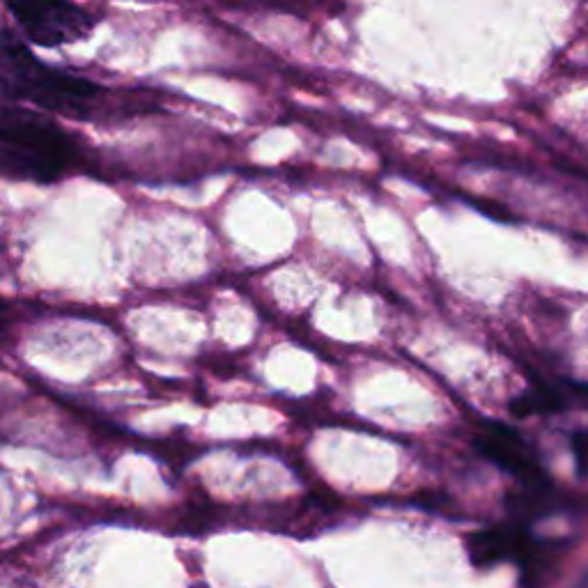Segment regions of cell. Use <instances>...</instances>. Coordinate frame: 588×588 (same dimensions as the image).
<instances>
[{"label": "cell", "instance_id": "5b68a950", "mask_svg": "<svg viewBox=\"0 0 588 588\" xmlns=\"http://www.w3.org/2000/svg\"><path fill=\"white\" fill-rule=\"evenodd\" d=\"M526 536L517 526H502V529H483L470 536L467 554L470 561L478 568H494L504 561L517 559L524 549Z\"/></svg>", "mask_w": 588, "mask_h": 588}, {"label": "cell", "instance_id": "9c48e42d", "mask_svg": "<svg viewBox=\"0 0 588 588\" xmlns=\"http://www.w3.org/2000/svg\"><path fill=\"white\" fill-rule=\"evenodd\" d=\"M575 588H588V572L577 581V586Z\"/></svg>", "mask_w": 588, "mask_h": 588}, {"label": "cell", "instance_id": "3957f363", "mask_svg": "<svg viewBox=\"0 0 588 588\" xmlns=\"http://www.w3.org/2000/svg\"><path fill=\"white\" fill-rule=\"evenodd\" d=\"M10 10L25 35L40 47L83 40L95 21L68 0H10Z\"/></svg>", "mask_w": 588, "mask_h": 588}, {"label": "cell", "instance_id": "8992f818", "mask_svg": "<svg viewBox=\"0 0 588 588\" xmlns=\"http://www.w3.org/2000/svg\"><path fill=\"white\" fill-rule=\"evenodd\" d=\"M568 547V540H534L529 538L519 551V588H547L556 566Z\"/></svg>", "mask_w": 588, "mask_h": 588}, {"label": "cell", "instance_id": "6da1fadb", "mask_svg": "<svg viewBox=\"0 0 588 588\" xmlns=\"http://www.w3.org/2000/svg\"><path fill=\"white\" fill-rule=\"evenodd\" d=\"M0 95L49 111L79 115L100 97V87L79 76L44 68L14 33H0Z\"/></svg>", "mask_w": 588, "mask_h": 588}, {"label": "cell", "instance_id": "ba28073f", "mask_svg": "<svg viewBox=\"0 0 588 588\" xmlns=\"http://www.w3.org/2000/svg\"><path fill=\"white\" fill-rule=\"evenodd\" d=\"M570 451L575 460V470L581 478L588 476V430H577L570 437Z\"/></svg>", "mask_w": 588, "mask_h": 588}, {"label": "cell", "instance_id": "52a82bcc", "mask_svg": "<svg viewBox=\"0 0 588 588\" xmlns=\"http://www.w3.org/2000/svg\"><path fill=\"white\" fill-rule=\"evenodd\" d=\"M564 408V393L559 391H551V389H538V391H529L519 395L517 400H513L508 410L515 416H534V414H547Z\"/></svg>", "mask_w": 588, "mask_h": 588}, {"label": "cell", "instance_id": "7a4b0ae2", "mask_svg": "<svg viewBox=\"0 0 588 588\" xmlns=\"http://www.w3.org/2000/svg\"><path fill=\"white\" fill-rule=\"evenodd\" d=\"M72 162V143L33 111L0 106V173L53 182Z\"/></svg>", "mask_w": 588, "mask_h": 588}, {"label": "cell", "instance_id": "277c9868", "mask_svg": "<svg viewBox=\"0 0 588 588\" xmlns=\"http://www.w3.org/2000/svg\"><path fill=\"white\" fill-rule=\"evenodd\" d=\"M478 448L487 460L499 464L502 470L513 474L522 485L547 483L545 470L540 467L529 446H526V442L515 430L504 425H492L481 435Z\"/></svg>", "mask_w": 588, "mask_h": 588}]
</instances>
